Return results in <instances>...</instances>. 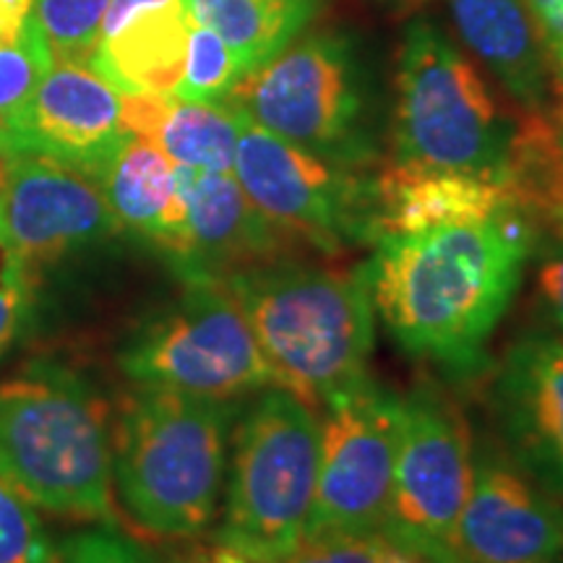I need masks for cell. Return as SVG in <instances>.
<instances>
[{
  "label": "cell",
  "instance_id": "6da1fadb",
  "mask_svg": "<svg viewBox=\"0 0 563 563\" xmlns=\"http://www.w3.org/2000/svg\"><path fill=\"white\" fill-rule=\"evenodd\" d=\"M373 306L407 352L454 373L483 363L534 245L522 209L481 222L373 238Z\"/></svg>",
  "mask_w": 563,
  "mask_h": 563
},
{
  "label": "cell",
  "instance_id": "7a4b0ae2",
  "mask_svg": "<svg viewBox=\"0 0 563 563\" xmlns=\"http://www.w3.org/2000/svg\"><path fill=\"white\" fill-rule=\"evenodd\" d=\"M272 382L319 415L368 382L376 306L368 269L272 262L230 274Z\"/></svg>",
  "mask_w": 563,
  "mask_h": 563
},
{
  "label": "cell",
  "instance_id": "3957f363",
  "mask_svg": "<svg viewBox=\"0 0 563 563\" xmlns=\"http://www.w3.org/2000/svg\"><path fill=\"white\" fill-rule=\"evenodd\" d=\"M0 475L58 517L115 522L110 412L79 373L32 363L0 384Z\"/></svg>",
  "mask_w": 563,
  "mask_h": 563
},
{
  "label": "cell",
  "instance_id": "277c9868",
  "mask_svg": "<svg viewBox=\"0 0 563 563\" xmlns=\"http://www.w3.org/2000/svg\"><path fill=\"white\" fill-rule=\"evenodd\" d=\"M235 405L165 389L131 391L112 431V488L146 534L186 540L211 525L228 473Z\"/></svg>",
  "mask_w": 563,
  "mask_h": 563
},
{
  "label": "cell",
  "instance_id": "5b68a950",
  "mask_svg": "<svg viewBox=\"0 0 563 563\" xmlns=\"http://www.w3.org/2000/svg\"><path fill=\"white\" fill-rule=\"evenodd\" d=\"M394 89L391 165L501 183L517 118L431 21L407 26Z\"/></svg>",
  "mask_w": 563,
  "mask_h": 563
},
{
  "label": "cell",
  "instance_id": "8992f818",
  "mask_svg": "<svg viewBox=\"0 0 563 563\" xmlns=\"http://www.w3.org/2000/svg\"><path fill=\"white\" fill-rule=\"evenodd\" d=\"M217 543L251 563H279L302 543L321 464V420L277 386L238 422Z\"/></svg>",
  "mask_w": 563,
  "mask_h": 563
},
{
  "label": "cell",
  "instance_id": "52a82bcc",
  "mask_svg": "<svg viewBox=\"0 0 563 563\" xmlns=\"http://www.w3.org/2000/svg\"><path fill=\"white\" fill-rule=\"evenodd\" d=\"M170 311L125 344L118 365L141 389L238 402L274 386L272 371L228 279L186 282Z\"/></svg>",
  "mask_w": 563,
  "mask_h": 563
},
{
  "label": "cell",
  "instance_id": "ba28073f",
  "mask_svg": "<svg viewBox=\"0 0 563 563\" xmlns=\"http://www.w3.org/2000/svg\"><path fill=\"white\" fill-rule=\"evenodd\" d=\"M224 102L321 157L350 167L365 159L361 74L347 40L336 34H313L290 45L243 76Z\"/></svg>",
  "mask_w": 563,
  "mask_h": 563
},
{
  "label": "cell",
  "instance_id": "9c48e42d",
  "mask_svg": "<svg viewBox=\"0 0 563 563\" xmlns=\"http://www.w3.org/2000/svg\"><path fill=\"white\" fill-rule=\"evenodd\" d=\"M475 441L460 407L418 389L399 397V435L384 532L439 563H460L456 527L473 488Z\"/></svg>",
  "mask_w": 563,
  "mask_h": 563
},
{
  "label": "cell",
  "instance_id": "30bf717a",
  "mask_svg": "<svg viewBox=\"0 0 563 563\" xmlns=\"http://www.w3.org/2000/svg\"><path fill=\"white\" fill-rule=\"evenodd\" d=\"M238 118L232 175L266 220L327 253L361 238L373 241V183L355 178L350 165L274 136L241 110Z\"/></svg>",
  "mask_w": 563,
  "mask_h": 563
},
{
  "label": "cell",
  "instance_id": "8fae6325",
  "mask_svg": "<svg viewBox=\"0 0 563 563\" xmlns=\"http://www.w3.org/2000/svg\"><path fill=\"white\" fill-rule=\"evenodd\" d=\"M319 415V485L306 538L378 532L391 493L399 397L368 378Z\"/></svg>",
  "mask_w": 563,
  "mask_h": 563
},
{
  "label": "cell",
  "instance_id": "7c38bea8",
  "mask_svg": "<svg viewBox=\"0 0 563 563\" xmlns=\"http://www.w3.org/2000/svg\"><path fill=\"white\" fill-rule=\"evenodd\" d=\"M115 232L100 180L37 154H0V253L26 277Z\"/></svg>",
  "mask_w": 563,
  "mask_h": 563
},
{
  "label": "cell",
  "instance_id": "4fadbf2b",
  "mask_svg": "<svg viewBox=\"0 0 563 563\" xmlns=\"http://www.w3.org/2000/svg\"><path fill=\"white\" fill-rule=\"evenodd\" d=\"M129 136L121 91L84 63L55 60L37 89L0 121V154H37L100 180Z\"/></svg>",
  "mask_w": 563,
  "mask_h": 563
},
{
  "label": "cell",
  "instance_id": "5bb4252c",
  "mask_svg": "<svg viewBox=\"0 0 563 563\" xmlns=\"http://www.w3.org/2000/svg\"><path fill=\"white\" fill-rule=\"evenodd\" d=\"M460 563H563V506L514 456L475 446L460 527Z\"/></svg>",
  "mask_w": 563,
  "mask_h": 563
},
{
  "label": "cell",
  "instance_id": "9a60e30c",
  "mask_svg": "<svg viewBox=\"0 0 563 563\" xmlns=\"http://www.w3.org/2000/svg\"><path fill=\"white\" fill-rule=\"evenodd\" d=\"M493 410L509 456L563 498V336L525 334L493 378Z\"/></svg>",
  "mask_w": 563,
  "mask_h": 563
},
{
  "label": "cell",
  "instance_id": "2e32d148",
  "mask_svg": "<svg viewBox=\"0 0 563 563\" xmlns=\"http://www.w3.org/2000/svg\"><path fill=\"white\" fill-rule=\"evenodd\" d=\"M186 201V253L175 272L186 282L224 279L279 262L285 235L253 207L232 173L178 167Z\"/></svg>",
  "mask_w": 563,
  "mask_h": 563
},
{
  "label": "cell",
  "instance_id": "e0dca14e",
  "mask_svg": "<svg viewBox=\"0 0 563 563\" xmlns=\"http://www.w3.org/2000/svg\"><path fill=\"white\" fill-rule=\"evenodd\" d=\"M191 24L188 0H110L89 68L121 95L175 97Z\"/></svg>",
  "mask_w": 563,
  "mask_h": 563
},
{
  "label": "cell",
  "instance_id": "ac0fdd59",
  "mask_svg": "<svg viewBox=\"0 0 563 563\" xmlns=\"http://www.w3.org/2000/svg\"><path fill=\"white\" fill-rule=\"evenodd\" d=\"M456 32L527 112H553V60L525 0H449Z\"/></svg>",
  "mask_w": 563,
  "mask_h": 563
},
{
  "label": "cell",
  "instance_id": "d6986e66",
  "mask_svg": "<svg viewBox=\"0 0 563 563\" xmlns=\"http://www.w3.org/2000/svg\"><path fill=\"white\" fill-rule=\"evenodd\" d=\"M373 209L376 238L386 232H420L441 224L481 222L519 207L496 180L389 165L373 180Z\"/></svg>",
  "mask_w": 563,
  "mask_h": 563
},
{
  "label": "cell",
  "instance_id": "ffe728a7",
  "mask_svg": "<svg viewBox=\"0 0 563 563\" xmlns=\"http://www.w3.org/2000/svg\"><path fill=\"white\" fill-rule=\"evenodd\" d=\"M121 230H131L180 264L186 253V201L178 165L152 141L129 136L100 175Z\"/></svg>",
  "mask_w": 563,
  "mask_h": 563
},
{
  "label": "cell",
  "instance_id": "44dd1931",
  "mask_svg": "<svg viewBox=\"0 0 563 563\" xmlns=\"http://www.w3.org/2000/svg\"><path fill=\"white\" fill-rule=\"evenodd\" d=\"M123 125L152 141L178 167L232 173L241 118L228 102H191L167 95H123Z\"/></svg>",
  "mask_w": 563,
  "mask_h": 563
},
{
  "label": "cell",
  "instance_id": "7402d4cb",
  "mask_svg": "<svg viewBox=\"0 0 563 563\" xmlns=\"http://www.w3.org/2000/svg\"><path fill=\"white\" fill-rule=\"evenodd\" d=\"M319 0H188L196 24L220 34L243 76L292 45Z\"/></svg>",
  "mask_w": 563,
  "mask_h": 563
},
{
  "label": "cell",
  "instance_id": "603a6c76",
  "mask_svg": "<svg viewBox=\"0 0 563 563\" xmlns=\"http://www.w3.org/2000/svg\"><path fill=\"white\" fill-rule=\"evenodd\" d=\"M110 0H34V16L45 34L53 63L89 66Z\"/></svg>",
  "mask_w": 563,
  "mask_h": 563
},
{
  "label": "cell",
  "instance_id": "cb8c5ba5",
  "mask_svg": "<svg viewBox=\"0 0 563 563\" xmlns=\"http://www.w3.org/2000/svg\"><path fill=\"white\" fill-rule=\"evenodd\" d=\"M241 79L243 70L238 66V58L220 34L194 21L188 32L186 66L175 97L191 102H222Z\"/></svg>",
  "mask_w": 563,
  "mask_h": 563
},
{
  "label": "cell",
  "instance_id": "d4e9b609",
  "mask_svg": "<svg viewBox=\"0 0 563 563\" xmlns=\"http://www.w3.org/2000/svg\"><path fill=\"white\" fill-rule=\"evenodd\" d=\"M51 66L53 53L40 30L37 16L21 37L0 34V121L37 89Z\"/></svg>",
  "mask_w": 563,
  "mask_h": 563
},
{
  "label": "cell",
  "instance_id": "484cf974",
  "mask_svg": "<svg viewBox=\"0 0 563 563\" xmlns=\"http://www.w3.org/2000/svg\"><path fill=\"white\" fill-rule=\"evenodd\" d=\"M279 563H439L412 548L386 538L384 532L371 534H321L306 538Z\"/></svg>",
  "mask_w": 563,
  "mask_h": 563
},
{
  "label": "cell",
  "instance_id": "4316f807",
  "mask_svg": "<svg viewBox=\"0 0 563 563\" xmlns=\"http://www.w3.org/2000/svg\"><path fill=\"white\" fill-rule=\"evenodd\" d=\"M53 553L32 504L0 475V563H53Z\"/></svg>",
  "mask_w": 563,
  "mask_h": 563
},
{
  "label": "cell",
  "instance_id": "83f0119b",
  "mask_svg": "<svg viewBox=\"0 0 563 563\" xmlns=\"http://www.w3.org/2000/svg\"><path fill=\"white\" fill-rule=\"evenodd\" d=\"M53 563H146L131 540L112 530H91L55 548Z\"/></svg>",
  "mask_w": 563,
  "mask_h": 563
},
{
  "label": "cell",
  "instance_id": "f1b7e54d",
  "mask_svg": "<svg viewBox=\"0 0 563 563\" xmlns=\"http://www.w3.org/2000/svg\"><path fill=\"white\" fill-rule=\"evenodd\" d=\"M32 277L19 266L0 274V357L9 355L32 321Z\"/></svg>",
  "mask_w": 563,
  "mask_h": 563
},
{
  "label": "cell",
  "instance_id": "f546056e",
  "mask_svg": "<svg viewBox=\"0 0 563 563\" xmlns=\"http://www.w3.org/2000/svg\"><path fill=\"white\" fill-rule=\"evenodd\" d=\"M534 298L555 334L563 336V230L555 228V241L548 245L534 269Z\"/></svg>",
  "mask_w": 563,
  "mask_h": 563
},
{
  "label": "cell",
  "instance_id": "4dcf8cb0",
  "mask_svg": "<svg viewBox=\"0 0 563 563\" xmlns=\"http://www.w3.org/2000/svg\"><path fill=\"white\" fill-rule=\"evenodd\" d=\"M548 51H563V0H525Z\"/></svg>",
  "mask_w": 563,
  "mask_h": 563
},
{
  "label": "cell",
  "instance_id": "1f68e13d",
  "mask_svg": "<svg viewBox=\"0 0 563 563\" xmlns=\"http://www.w3.org/2000/svg\"><path fill=\"white\" fill-rule=\"evenodd\" d=\"M553 60V79H555V108L553 118L563 123V51H551Z\"/></svg>",
  "mask_w": 563,
  "mask_h": 563
},
{
  "label": "cell",
  "instance_id": "d6a6232c",
  "mask_svg": "<svg viewBox=\"0 0 563 563\" xmlns=\"http://www.w3.org/2000/svg\"><path fill=\"white\" fill-rule=\"evenodd\" d=\"M175 563H199V555H191V559H183V561H175Z\"/></svg>",
  "mask_w": 563,
  "mask_h": 563
},
{
  "label": "cell",
  "instance_id": "836d02e7",
  "mask_svg": "<svg viewBox=\"0 0 563 563\" xmlns=\"http://www.w3.org/2000/svg\"><path fill=\"white\" fill-rule=\"evenodd\" d=\"M555 125H559V136H561V144H563V123L555 121Z\"/></svg>",
  "mask_w": 563,
  "mask_h": 563
},
{
  "label": "cell",
  "instance_id": "e575fe53",
  "mask_svg": "<svg viewBox=\"0 0 563 563\" xmlns=\"http://www.w3.org/2000/svg\"><path fill=\"white\" fill-rule=\"evenodd\" d=\"M555 228H561V230H563V220H561V222H559V224H555Z\"/></svg>",
  "mask_w": 563,
  "mask_h": 563
}]
</instances>
